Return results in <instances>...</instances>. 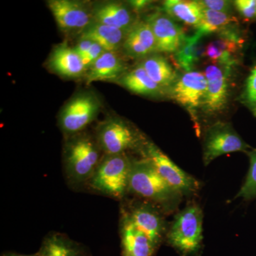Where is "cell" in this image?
<instances>
[{"mask_svg":"<svg viewBox=\"0 0 256 256\" xmlns=\"http://www.w3.org/2000/svg\"><path fill=\"white\" fill-rule=\"evenodd\" d=\"M117 82L138 95L158 97L166 94L164 89L149 76L140 64L128 72Z\"/></svg>","mask_w":256,"mask_h":256,"instance_id":"obj_21","label":"cell"},{"mask_svg":"<svg viewBox=\"0 0 256 256\" xmlns=\"http://www.w3.org/2000/svg\"><path fill=\"white\" fill-rule=\"evenodd\" d=\"M131 164L127 153L104 154L87 184L94 191L122 200L128 193Z\"/></svg>","mask_w":256,"mask_h":256,"instance_id":"obj_4","label":"cell"},{"mask_svg":"<svg viewBox=\"0 0 256 256\" xmlns=\"http://www.w3.org/2000/svg\"><path fill=\"white\" fill-rule=\"evenodd\" d=\"M244 43L237 24L232 25L217 33L214 40L206 46L205 56L213 64L236 66Z\"/></svg>","mask_w":256,"mask_h":256,"instance_id":"obj_13","label":"cell"},{"mask_svg":"<svg viewBox=\"0 0 256 256\" xmlns=\"http://www.w3.org/2000/svg\"><path fill=\"white\" fill-rule=\"evenodd\" d=\"M94 22L129 32L137 22L130 6L118 2H105L92 8Z\"/></svg>","mask_w":256,"mask_h":256,"instance_id":"obj_15","label":"cell"},{"mask_svg":"<svg viewBox=\"0 0 256 256\" xmlns=\"http://www.w3.org/2000/svg\"><path fill=\"white\" fill-rule=\"evenodd\" d=\"M127 64L118 52H105L88 69L87 84L94 82H118L127 73Z\"/></svg>","mask_w":256,"mask_h":256,"instance_id":"obj_18","label":"cell"},{"mask_svg":"<svg viewBox=\"0 0 256 256\" xmlns=\"http://www.w3.org/2000/svg\"><path fill=\"white\" fill-rule=\"evenodd\" d=\"M234 67L212 64L205 69L207 89L201 108L206 116L220 114L228 106Z\"/></svg>","mask_w":256,"mask_h":256,"instance_id":"obj_9","label":"cell"},{"mask_svg":"<svg viewBox=\"0 0 256 256\" xmlns=\"http://www.w3.org/2000/svg\"><path fill=\"white\" fill-rule=\"evenodd\" d=\"M203 9L222 12L230 13L232 14V4L230 1L225 0H204L198 1Z\"/></svg>","mask_w":256,"mask_h":256,"instance_id":"obj_30","label":"cell"},{"mask_svg":"<svg viewBox=\"0 0 256 256\" xmlns=\"http://www.w3.org/2000/svg\"><path fill=\"white\" fill-rule=\"evenodd\" d=\"M128 32L120 28L92 22L80 34V38L88 40L100 45L106 52H118Z\"/></svg>","mask_w":256,"mask_h":256,"instance_id":"obj_20","label":"cell"},{"mask_svg":"<svg viewBox=\"0 0 256 256\" xmlns=\"http://www.w3.org/2000/svg\"><path fill=\"white\" fill-rule=\"evenodd\" d=\"M151 4V1H146V0H134V1L129 2V4L130 5V8L134 12H140L146 9Z\"/></svg>","mask_w":256,"mask_h":256,"instance_id":"obj_33","label":"cell"},{"mask_svg":"<svg viewBox=\"0 0 256 256\" xmlns=\"http://www.w3.org/2000/svg\"><path fill=\"white\" fill-rule=\"evenodd\" d=\"M239 100L256 118V66L246 79Z\"/></svg>","mask_w":256,"mask_h":256,"instance_id":"obj_28","label":"cell"},{"mask_svg":"<svg viewBox=\"0 0 256 256\" xmlns=\"http://www.w3.org/2000/svg\"><path fill=\"white\" fill-rule=\"evenodd\" d=\"M128 192L154 204L164 214L176 210L183 197L160 176L149 160L143 158L132 159Z\"/></svg>","mask_w":256,"mask_h":256,"instance_id":"obj_1","label":"cell"},{"mask_svg":"<svg viewBox=\"0 0 256 256\" xmlns=\"http://www.w3.org/2000/svg\"><path fill=\"white\" fill-rule=\"evenodd\" d=\"M246 154L248 156L249 169L236 198H242L244 201L250 202L256 198V149L252 148Z\"/></svg>","mask_w":256,"mask_h":256,"instance_id":"obj_27","label":"cell"},{"mask_svg":"<svg viewBox=\"0 0 256 256\" xmlns=\"http://www.w3.org/2000/svg\"><path fill=\"white\" fill-rule=\"evenodd\" d=\"M105 52L106 50L100 45L98 44L96 42L92 43V46L82 58V62H84L86 70L92 66V64L95 63L96 60H98L99 57Z\"/></svg>","mask_w":256,"mask_h":256,"instance_id":"obj_31","label":"cell"},{"mask_svg":"<svg viewBox=\"0 0 256 256\" xmlns=\"http://www.w3.org/2000/svg\"><path fill=\"white\" fill-rule=\"evenodd\" d=\"M229 122H215L207 128L204 136L203 162L207 166L218 156L228 153L252 150Z\"/></svg>","mask_w":256,"mask_h":256,"instance_id":"obj_8","label":"cell"},{"mask_svg":"<svg viewBox=\"0 0 256 256\" xmlns=\"http://www.w3.org/2000/svg\"><path fill=\"white\" fill-rule=\"evenodd\" d=\"M237 22V18L230 13L203 9L202 21L196 31L206 36L210 34L218 33L232 25L236 24Z\"/></svg>","mask_w":256,"mask_h":256,"instance_id":"obj_26","label":"cell"},{"mask_svg":"<svg viewBox=\"0 0 256 256\" xmlns=\"http://www.w3.org/2000/svg\"><path fill=\"white\" fill-rule=\"evenodd\" d=\"M207 80L204 73L191 70L185 72L176 79L170 89L172 98L183 106L192 117H195V111L202 107L206 95Z\"/></svg>","mask_w":256,"mask_h":256,"instance_id":"obj_12","label":"cell"},{"mask_svg":"<svg viewBox=\"0 0 256 256\" xmlns=\"http://www.w3.org/2000/svg\"><path fill=\"white\" fill-rule=\"evenodd\" d=\"M58 28L68 34H82L94 22L92 8L73 0H50L47 2Z\"/></svg>","mask_w":256,"mask_h":256,"instance_id":"obj_11","label":"cell"},{"mask_svg":"<svg viewBox=\"0 0 256 256\" xmlns=\"http://www.w3.org/2000/svg\"><path fill=\"white\" fill-rule=\"evenodd\" d=\"M140 64L149 76L166 92L178 78L176 70L162 56L153 54L143 58Z\"/></svg>","mask_w":256,"mask_h":256,"instance_id":"obj_23","label":"cell"},{"mask_svg":"<svg viewBox=\"0 0 256 256\" xmlns=\"http://www.w3.org/2000/svg\"><path fill=\"white\" fill-rule=\"evenodd\" d=\"M48 67L60 76L69 78H78L87 72L82 57L66 43L54 48L48 60Z\"/></svg>","mask_w":256,"mask_h":256,"instance_id":"obj_17","label":"cell"},{"mask_svg":"<svg viewBox=\"0 0 256 256\" xmlns=\"http://www.w3.org/2000/svg\"><path fill=\"white\" fill-rule=\"evenodd\" d=\"M92 43H94V42L90 41V40L79 38L78 43L74 47V48L82 58L90 48V47L92 46Z\"/></svg>","mask_w":256,"mask_h":256,"instance_id":"obj_32","label":"cell"},{"mask_svg":"<svg viewBox=\"0 0 256 256\" xmlns=\"http://www.w3.org/2000/svg\"><path fill=\"white\" fill-rule=\"evenodd\" d=\"M100 106V100L94 94L86 92L76 96L60 112V128L69 136L82 132L96 118Z\"/></svg>","mask_w":256,"mask_h":256,"instance_id":"obj_10","label":"cell"},{"mask_svg":"<svg viewBox=\"0 0 256 256\" xmlns=\"http://www.w3.org/2000/svg\"><path fill=\"white\" fill-rule=\"evenodd\" d=\"M38 254L40 256H86L82 246L58 233L47 236Z\"/></svg>","mask_w":256,"mask_h":256,"instance_id":"obj_25","label":"cell"},{"mask_svg":"<svg viewBox=\"0 0 256 256\" xmlns=\"http://www.w3.org/2000/svg\"><path fill=\"white\" fill-rule=\"evenodd\" d=\"M2 256H40L38 252L32 255H24V254H16V252H6V254H3Z\"/></svg>","mask_w":256,"mask_h":256,"instance_id":"obj_34","label":"cell"},{"mask_svg":"<svg viewBox=\"0 0 256 256\" xmlns=\"http://www.w3.org/2000/svg\"><path fill=\"white\" fill-rule=\"evenodd\" d=\"M122 256H153L156 248L148 237L121 216Z\"/></svg>","mask_w":256,"mask_h":256,"instance_id":"obj_19","label":"cell"},{"mask_svg":"<svg viewBox=\"0 0 256 256\" xmlns=\"http://www.w3.org/2000/svg\"><path fill=\"white\" fill-rule=\"evenodd\" d=\"M146 21L154 34L156 53H176L186 36L183 28L169 15L159 12L150 15Z\"/></svg>","mask_w":256,"mask_h":256,"instance_id":"obj_14","label":"cell"},{"mask_svg":"<svg viewBox=\"0 0 256 256\" xmlns=\"http://www.w3.org/2000/svg\"><path fill=\"white\" fill-rule=\"evenodd\" d=\"M96 139L104 154L139 151L146 138L128 121L119 117H109L96 129Z\"/></svg>","mask_w":256,"mask_h":256,"instance_id":"obj_5","label":"cell"},{"mask_svg":"<svg viewBox=\"0 0 256 256\" xmlns=\"http://www.w3.org/2000/svg\"><path fill=\"white\" fill-rule=\"evenodd\" d=\"M139 152L142 158L150 162L160 176L183 196H194L200 191V182L175 164L154 142L146 140Z\"/></svg>","mask_w":256,"mask_h":256,"instance_id":"obj_6","label":"cell"},{"mask_svg":"<svg viewBox=\"0 0 256 256\" xmlns=\"http://www.w3.org/2000/svg\"><path fill=\"white\" fill-rule=\"evenodd\" d=\"M203 212L198 204L191 202L174 216L166 233L172 247L183 256H194L203 245Z\"/></svg>","mask_w":256,"mask_h":256,"instance_id":"obj_3","label":"cell"},{"mask_svg":"<svg viewBox=\"0 0 256 256\" xmlns=\"http://www.w3.org/2000/svg\"><path fill=\"white\" fill-rule=\"evenodd\" d=\"M101 152L96 137L82 132L70 136L64 150V170L69 182L87 184L102 159Z\"/></svg>","mask_w":256,"mask_h":256,"instance_id":"obj_2","label":"cell"},{"mask_svg":"<svg viewBox=\"0 0 256 256\" xmlns=\"http://www.w3.org/2000/svg\"><path fill=\"white\" fill-rule=\"evenodd\" d=\"M234 5L239 14L246 20H252L256 16V0H237Z\"/></svg>","mask_w":256,"mask_h":256,"instance_id":"obj_29","label":"cell"},{"mask_svg":"<svg viewBox=\"0 0 256 256\" xmlns=\"http://www.w3.org/2000/svg\"><path fill=\"white\" fill-rule=\"evenodd\" d=\"M204 35L196 31L191 36H185L182 44L174 54L176 64L185 72H191L204 56L206 46L204 45Z\"/></svg>","mask_w":256,"mask_h":256,"instance_id":"obj_22","label":"cell"},{"mask_svg":"<svg viewBox=\"0 0 256 256\" xmlns=\"http://www.w3.org/2000/svg\"><path fill=\"white\" fill-rule=\"evenodd\" d=\"M124 54L131 58H144L156 53V38L149 24L138 21L126 35L122 44Z\"/></svg>","mask_w":256,"mask_h":256,"instance_id":"obj_16","label":"cell"},{"mask_svg":"<svg viewBox=\"0 0 256 256\" xmlns=\"http://www.w3.org/2000/svg\"><path fill=\"white\" fill-rule=\"evenodd\" d=\"M164 214L156 205L141 198L130 202L121 212V216L144 234L156 248L166 238L169 228Z\"/></svg>","mask_w":256,"mask_h":256,"instance_id":"obj_7","label":"cell"},{"mask_svg":"<svg viewBox=\"0 0 256 256\" xmlns=\"http://www.w3.org/2000/svg\"><path fill=\"white\" fill-rule=\"evenodd\" d=\"M162 9L173 20L196 28L202 21L203 8L198 1L166 0L163 3Z\"/></svg>","mask_w":256,"mask_h":256,"instance_id":"obj_24","label":"cell"}]
</instances>
